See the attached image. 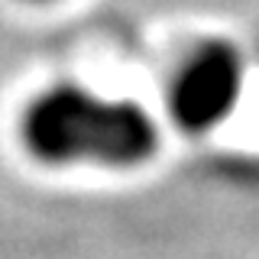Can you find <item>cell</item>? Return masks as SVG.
<instances>
[{
    "instance_id": "1",
    "label": "cell",
    "mask_w": 259,
    "mask_h": 259,
    "mask_svg": "<svg viewBox=\"0 0 259 259\" xmlns=\"http://www.w3.org/2000/svg\"><path fill=\"white\" fill-rule=\"evenodd\" d=\"M23 146L39 162L140 165L159 146L156 123L140 104L101 97L78 84H55L32 97L20 117Z\"/></svg>"
},
{
    "instance_id": "2",
    "label": "cell",
    "mask_w": 259,
    "mask_h": 259,
    "mask_svg": "<svg viewBox=\"0 0 259 259\" xmlns=\"http://www.w3.org/2000/svg\"><path fill=\"white\" fill-rule=\"evenodd\" d=\"M243 91V59L230 42L210 39L178 65L168 84V110L188 133H207L233 113Z\"/></svg>"
},
{
    "instance_id": "3",
    "label": "cell",
    "mask_w": 259,
    "mask_h": 259,
    "mask_svg": "<svg viewBox=\"0 0 259 259\" xmlns=\"http://www.w3.org/2000/svg\"><path fill=\"white\" fill-rule=\"evenodd\" d=\"M32 4H46V0H32Z\"/></svg>"
}]
</instances>
